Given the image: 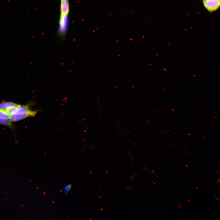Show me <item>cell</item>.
<instances>
[{
	"instance_id": "8992f818",
	"label": "cell",
	"mask_w": 220,
	"mask_h": 220,
	"mask_svg": "<svg viewBox=\"0 0 220 220\" xmlns=\"http://www.w3.org/2000/svg\"><path fill=\"white\" fill-rule=\"evenodd\" d=\"M0 124L7 126L10 128L13 127L12 121L10 119H4L0 118Z\"/></svg>"
},
{
	"instance_id": "6da1fadb",
	"label": "cell",
	"mask_w": 220,
	"mask_h": 220,
	"mask_svg": "<svg viewBox=\"0 0 220 220\" xmlns=\"http://www.w3.org/2000/svg\"><path fill=\"white\" fill-rule=\"evenodd\" d=\"M59 24L58 35L60 38H63L66 36L68 28V15L61 14Z\"/></svg>"
},
{
	"instance_id": "3957f363",
	"label": "cell",
	"mask_w": 220,
	"mask_h": 220,
	"mask_svg": "<svg viewBox=\"0 0 220 220\" xmlns=\"http://www.w3.org/2000/svg\"><path fill=\"white\" fill-rule=\"evenodd\" d=\"M36 110H31L18 114H13L11 115L10 119L12 122H16L29 117H34L37 113Z\"/></svg>"
},
{
	"instance_id": "52a82bcc",
	"label": "cell",
	"mask_w": 220,
	"mask_h": 220,
	"mask_svg": "<svg viewBox=\"0 0 220 220\" xmlns=\"http://www.w3.org/2000/svg\"><path fill=\"white\" fill-rule=\"evenodd\" d=\"M11 115L6 110L0 109V118L4 119H10Z\"/></svg>"
},
{
	"instance_id": "ba28073f",
	"label": "cell",
	"mask_w": 220,
	"mask_h": 220,
	"mask_svg": "<svg viewBox=\"0 0 220 220\" xmlns=\"http://www.w3.org/2000/svg\"><path fill=\"white\" fill-rule=\"evenodd\" d=\"M20 105H17L7 108L6 110L10 115H11L17 110Z\"/></svg>"
},
{
	"instance_id": "5b68a950",
	"label": "cell",
	"mask_w": 220,
	"mask_h": 220,
	"mask_svg": "<svg viewBox=\"0 0 220 220\" xmlns=\"http://www.w3.org/2000/svg\"><path fill=\"white\" fill-rule=\"evenodd\" d=\"M18 105L13 102H3L0 104V109L6 110L9 108L16 106Z\"/></svg>"
},
{
	"instance_id": "277c9868",
	"label": "cell",
	"mask_w": 220,
	"mask_h": 220,
	"mask_svg": "<svg viewBox=\"0 0 220 220\" xmlns=\"http://www.w3.org/2000/svg\"><path fill=\"white\" fill-rule=\"evenodd\" d=\"M69 10V7L68 0H61V14L68 15Z\"/></svg>"
},
{
	"instance_id": "7a4b0ae2",
	"label": "cell",
	"mask_w": 220,
	"mask_h": 220,
	"mask_svg": "<svg viewBox=\"0 0 220 220\" xmlns=\"http://www.w3.org/2000/svg\"><path fill=\"white\" fill-rule=\"evenodd\" d=\"M203 5L210 13L217 10L220 7V0H202Z\"/></svg>"
},
{
	"instance_id": "8fae6325",
	"label": "cell",
	"mask_w": 220,
	"mask_h": 220,
	"mask_svg": "<svg viewBox=\"0 0 220 220\" xmlns=\"http://www.w3.org/2000/svg\"><path fill=\"white\" fill-rule=\"evenodd\" d=\"M215 197L217 199V200L219 201V200L218 198L216 197V196H215Z\"/></svg>"
},
{
	"instance_id": "30bf717a",
	"label": "cell",
	"mask_w": 220,
	"mask_h": 220,
	"mask_svg": "<svg viewBox=\"0 0 220 220\" xmlns=\"http://www.w3.org/2000/svg\"><path fill=\"white\" fill-rule=\"evenodd\" d=\"M135 175V174L133 175L132 176H131V177H130V179H132L134 177Z\"/></svg>"
},
{
	"instance_id": "9c48e42d",
	"label": "cell",
	"mask_w": 220,
	"mask_h": 220,
	"mask_svg": "<svg viewBox=\"0 0 220 220\" xmlns=\"http://www.w3.org/2000/svg\"><path fill=\"white\" fill-rule=\"evenodd\" d=\"M71 187V185L70 184L65 186L63 189L64 193L66 194L70 190Z\"/></svg>"
}]
</instances>
